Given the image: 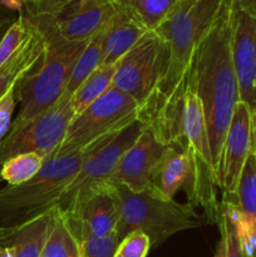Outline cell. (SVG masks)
Returning a JSON list of instances; mask_svg holds the SVG:
<instances>
[{
    "instance_id": "18",
    "label": "cell",
    "mask_w": 256,
    "mask_h": 257,
    "mask_svg": "<svg viewBox=\"0 0 256 257\" xmlns=\"http://www.w3.org/2000/svg\"><path fill=\"white\" fill-rule=\"evenodd\" d=\"M33 27V25H32ZM45 49V40L33 27L32 34L23 47L0 68V100L19 80L37 65Z\"/></svg>"
},
{
    "instance_id": "2",
    "label": "cell",
    "mask_w": 256,
    "mask_h": 257,
    "mask_svg": "<svg viewBox=\"0 0 256 257\" xmlns=\"http://www.w3.org/2000/svg\"><path fill=\"white\" fill-rule=\"evenodd\" d=\"M113 187L119 202V220L115 228L119 241L131 232L141 231L150 237L152 246H157L175 233L207 222L206 216L196 212L195 206L168 200L153 186L141 192H132L122 185Z\"/></svg>"
},
{
    "instance_id": "32",
    "label": "cell",
    "mask_w": 256,
    "mask_h": 257,
    "mask_svg": "<svg viewBox=\"0 0 256 257\" xmlns=\"http://www.w3.org/2000/svg\"><path fill=\"white\" fill-rule=\"evenodd\" d=\"M215 257H226V240H225V236H223V233H221L220 241H218L217 247H216Z\"/></svg>"
},
{
    "instance_id": "10",
    "label": "cell",
    "mask_w": 256,
    "mask_h": 257,
    "mask_svg": "<svg viewBox=\"0 0 256 257\" xmlns=\"http://www.w3.org/2000/svg\"><path fill=\"white\" fill-rule=\"evenodd\" d=\"M252 153V114L247 105L238 102L226 133L215 171L216 187L223 197L235 195L248 156Z\"/></svg>"
},
{
    "instance_id": "7",
    "label": "cell",
    "mask_w": 256,
    "mask_h": 257,
    "mask_svg": "<svg viewBox=\"0 0 256 257\" xmlns=\"http://www.w3.org/2000/svg\"><path fill=\"white\" fill-rule=\"evenodd\" d=\"M70 93L65 92L55 104L23 123H12L0 142V167L4 162L24 153H38L45 160L62 145L68 125L74 118Z\"/></svg>"
},
{
    "instance_id": "22",
    "label": "cell",
    "mask_w": 256,
    "mask_h": 257,
    "mask_svg": "<svg viewBox=\"0 0 256 257\" xmlns=\"http://www.w3.org/2000/svg\"><path fill=\"white\" fill-rule=\"evenodd\" d=\"M45 162V158L38 153H24L12 157L0 167V176L9 186H18L34 177Z\"/></svg>"
},
{
    "instance_id": "38",
    "label": "cell",
    "mask_w": 256,
    "mask_h": 257,
    "mask_svg": "<svg viewBox=\"0 0 256 257\" xmlns=\"http://www.w3.org/2000/svg\"><path fill=\"white\" fill-rule=\"evenodd\" d=\"M114 257H123V256L120 255V253H118V252H117V253H115V255H114Z\"/></svg>"
},
{
    "instance_id": "19",
    "label": "cell",
    "mask_w": 256,
    "mask_h": 257,
    "mask_svg": "<svg viewBox=\"0 0 256 257\" xmlns=\"http://www.w3.org/2000/svg\"><path fill=\"white\" fill-rule=\"evenodd\" d=\"M114 74L115 64L102 65L78 87V89L70 95V105L74 115L87 109L92 103L99 99L112 88Z\"/></svg>"
},
{
    "instance_id": "30",
    "label": "cell",
    "mask_w": 256,
    "mask_h": 257,
    "mask_svg": "<svg viewBox=\"0 0 256 257\" xmlns=\"http://www.w3.org/2000/svg\"><path fill=\"white\" fill-rule=\"evenodd\" d=\"M232 8L256 18V0H231Z\"/></svg>"
},
{
    "instance_id": "3",
    "label": "cell",
    "mask_w": 256,
    "mask_h": 257,
    "mask_svg": "<svg viewBox=\"0 0 256 257\" xmlns=\"http://www.w3.org/2000/svg\"><path fill=\"white\" fill-rule=\"evenodd\" d=\"M88 148L45 160L42 170L27 182L0 191V226L15 227L57 207L65 188L74 180Z\"/></svg>"
},
{
    "instance_id": "6",
    "label": "cell",
    "mask_w": 256,
    "mask_h": 257,
    "mask_svg": "<svg viewBox=\"0 0 256 257\" xmlns=\"http://www.w3.org/2000/svg\"><path fill=\"white\" fill-rule=\"evenodd\" d=\"M143 130L141 122H135L120 132L107 136L88 147L79 171L69 183L57 207L62 212L74 211L90 193L109 181L120 157L136 142Z\"/></svg>"
},
{
    "instance_id": "20",
    "label": "cell",
    "mask_w": 256,
    "mask_h": 257,
    "mask_svg": "<svg viewBox=\"0 0 256 257\" xmlns=\"http://www.w3.org/2000/svg\"><path fill=\"white\" fill-rule=\"evenodd\" d=\"M40 257H80L79 245L65 213L57 207L54 226Z\"/></svg>"
},
{
    "instance_id": "12",
    "label": "cell",
    "mask_w": 256,
    "mask_h": 257,
    "mask_svg": "<svg viewBox=\"0 0 256 257\" xmlns=\"http://www.w3.org/2000/svg\"><path fill=\"white\" fill-rule=\"evenodd\" d=\"M231 54L237 78L240 102L256 113V18L232 8Z\"/></svg>"
},
{
    "instance_id": "27",
    "label": "cell",
    "mask_w": 256,
    "mask_h": 257,
    "mask_svg": "<svg viewBox=\"0 0 256 257\" xmlns=\"http://www.w3.org/2000/svg\"><path fill=\"white\" fill-rule=\"evenodd\" d=\"M152 246L150 237L141 231L125 236L118 246V253L123 257H147Z\"/></svg>"
},
{
    "instance_id": "9",
    "label": "cell",
    "mask_w": 256,
    "mask_h": 257,
    "mask_svg": "<svg viewBox=\"0 0 256 257\" xmlns=\"http://www.w3.org/2000/svg\"><path fill=\"white\" fill-rule=\"evenodd\" d=\"M168 52L163 40L155 32L142 39L115 64L112 87L142 104L160 84L167 68Z\"/></svg>"
},
{
    "instance_id": "13",
    "label": "cell",
    "mask_w": 256,
    "mask_h": 257,
    "mask_svg": "<svg viewBox=\"0 0 256 257\" xmlns=\"http://www.w3.org/2000/svg\"><path fill=\"white\" fill-rule=\"evenodd\" d=\"M221 205L237 227L246 256L256 257V158L252 153L246 161L235 195L223 197Z\"/></svg>"
},
{
    "instance_id": "26",
    "label": "cell",
    "mask_w": 256,
    "mask_h": 257,
    "mask_svg": "<svg viewBox=\"0 0 256 257\" xmlns=\"http://www.w3.org/2000/svg\"><path fill=\"white\" fill-rule=\"evenodd\" d=\"M216 222L220 227V232L223 233V236H225L226 257H247L245 251H243L242 245H241L237 227H236L230 213L227 212V210L221 203Z\"/></svg>"
},
{
    "instance_id": "24",
    "label": "cell",
    "mask_w": 256,
    "mask_h": 257,
    "mask_svg": "<svg viewBox=\"0 0 256 257\" xmlns=\"http://www.w3.org/2000/svg\"><path fill=\"white\" fill-rule=\"evenodd\" d=\"M68 222H69L73 233L77 237L80 257H114L117 253L120 241L115 233L107 236V237H97L88 231L78 227L69 220Z\"/></svg>"
},
{
    "instance_id": "25",
    "label": "cell",
    "mask_w": 256,
    "mask_h": 257,
    "mask_svg": "<svg viewBox=\"0 0 256 257\" xmlns=\"http://www.w3.org/2000/svg\"><path fill=\"white\" fill-rule=\"evenodd\" d=\"M32 30V24L22 14L12 23L0 40V68L23 47Z\"/></svg>"
},
{
    "instance_id": "8",
    "label": "cell",
    "mask_w": 256,
    "mask_h": 257,
    "mask_svg": "<svg viewBox=\"0 0 256 257\" xmlns=\"http://www.w3.org/2000/svg\"><path fill=\"white\" fill-rule=\"evenodd\" d=\"M115 10V0H73L50 13L22 15L45 40L87 42L105 27Z\"/></svg>"
},
{
    "instance_id": "33",
    "label": "cell",
    "mask_w": 256,
    "mask_h": 257,
    "mask_svg": "<svg viewBox=\"0 0 256 257\" xmlns=\"http://www.w3.org/2000/svg\"><path fill=\"white\" fill-rule=\"evenodd\" d=\"M13 22H14V20H12L10 18H3V19H0V40H2L3 35L5 34V32H7L8 28L12 25Z\"/></svg>"
},
{
    "instance_id": "28",
    "label": "cell",
    "mask_w": 256,
    "mask_h": 257,
    "mask_svg": "<svg viewBox=\"0 0 256 257\" xmlns=\"http://www.w3.org/2000/svg\"><path fill=\"white\" fill-rule=\"evenodd\" d=\"M15 87L12 90H9L5 94V97L0 100V142L7 136L10 127H12V115L14 113L15 105H17Z\"/></svg>"
},
{
    "instance_id": "15",
    "label": "cell",
    "mask_w": 256,
    "mask_h": 257,
    "mask_svg": "<svg viewBox=\"0 0 256 257\" xmlns=\"http://www.w3.org/2000/svg\"><path fill=\"white\" fill-rule=\"evenodd\" d=\"M173 147H180V150H192L198 160L215 176V166L211 153L205 113L201 100L190 88L183 95L182 107L177 118Z\"/></svg>"
},
{
    "instance_id": "1",
    "label": "cell",
    "mask_w": 256,
    "mask_h": 257,
    "mask_svg": "<svg viewBox=\"0 0 256 257\" xmlns=\"http://www.w3.org/2000/svg\"><path fill=\"white\" fill-rule=\"evenodd\" d=\"M231 12L227 0L213 27L198 45L190 67L188 88L201 100L213 166L217 165L235 107L240 102L231 54Z\"/></svg>"
},
{
    "instance_id": "23",
    "label": "cell",
    "mask_w": 256,
    "mask_h": 257,
    "mask_svg": "<svg viewBox=\"0 0 256 257\" xmlns=\"http://www.w3.org/2000/svg\"><path fill=\"white\" fill-rule=\"evenodd\" d=\"M177 2L178 0H122L130 12L151 32L167 18Z\"/></svg>"
},
{
    "instance_id": "17",
    "label": "cell",
    "mask_w": 256,
    "mask_h": 257,
    "mask_svg": "<svg viewBox=\"0 0 256 257\" xmlns=\"http://www.w3.org/2000/svg\"><path fill=\"white\" fill-rule=\"evenodd\" d=\"M57 207L15 227L4 228L0 242L12 248L14 257H40L54 226Z\"/></svg>"
},
{
    "instance_id": "11",
    "label": "cell",
    "mask_w": 256,
    "mask_h": 257,
    "mask_svg": "<svg viewBox=\"0 0 256 257\" xmlns=\"http://www.w3.org/2000/svg\"><path fill=\"white\" fill-rule=\"evenodd\" d=\"M167 147L152 131L143 127L136 142L120 157L108 182L124 186L132 192L151 187Z\"/></svg>"
},
{
    "instance_id": "21",
    "label": "cell",
    "mask_w": 256,
    "mask_h": 257,
    "mask_svg": "<svg viewBox=\"0 0 256 257\" xmlns=\"http://www.w3.org/2000/svg\"><path fill=\"white\" fill-rule=\"evenodd\" d=\"M103 29L98 34L88 40L87 45L80 53L79 58L73 67L69 82L65 92L73 93L78 89L80 84L102 65L103 63Z\"/></svg>"
},
{
    "instance_id": "14",
    "label": "cell",
    "mask_w": 256,
    "mask_h": 257,
    "mask_svg": "<svg viewBox=\"0 0 256 257\" xmlns=\"http://www.w3.org/2000/svg\"><path fill=\"white\" fill-rule=\"evenodd\" d=\"M65 216L70 222L97 237L115 233L119 220V202L113 185L109 182L103 185Z\"/></svg>"
},
{
    "instance_id": "5",
    "label": "cell",
    "mask_w": 256,
    "mask_h": 257,
    "mask_svg": "<svg viewBox=\"0 0 256 257\" xmlns=\"http://www.w3.org/2000/svg\"><path fill=\"white\" fill-rule=\"evenodd\" d=\"M138 107L132 97L112 87L87 109L74 115L62 145L52 157L79 152L107 136L120 132L137 122Z\"/></svg>"
},
{
    "instance_id": "31",
    "label": "cell",
    "mask_w": 256,
    "mask_h": 257,
    "mask_svg": "<svg viewBox=\"0 0 256 257\" xmlns=\"http://www.w3.org/2000/svg\"><path fill=\"white\" fill-rule=\"evenodd\" d=\"M0 3L9 9L22 10V8H24V0H0Z\"/></svg>"
},
{
    "instance_id": "29",
    "label": "cell",
    "mask_w": 256,
    "mask_h": 257,
    "mask_svg": "<svg viewBox=\"0 0 256 257\" xmlns=\"http://www.w3.org/2000/svg\"><path fill=\"white\" fill-rule=\"evenodd\" d=\"M69 2H73V0H43V2L37 3V4L24 5L25 10L23 14L37 15V14H43V13H50Z\"/></svg>"
},
{
    "instance_id": "36",
    "label": "cell",
    "mask_w": 256,
    "mask_h": 257,
    "mask_svg": "<svg viewBox=\"0 0 256 257\" xmlns=\"http://www.w3.org/2000/svg\"><path fill=\"white\" fill-rule=\"evenodd\" d=\"M43 2V0H24V5H32V4H37V3Z\"/></svg>"
},
{
    "instance_id": "16",
    "label": "cell",
    "mask_w": 256,
    "mask_h": 257,
    "mask_svg": "<svg viewBox=\"0 0 256 257\" xmlns=\"http://www.w3.org/2000/svg\"><path fill=\"white\" fill-rule=\"evenodd\" d=\"M117 10L103 28V63L102 65H114L127 54L148 30L122 0H115ZM100 65V67H102Z\"/></svg>"
},
{
    "instance_id": "4",
    "label": "cell",
    "mask_w": 256,
    "mask_h": 257,
    "mask_svg": "<svg viewBox=\"0 0 256 257\" xmlns=\"http://www.w3.org/2000/svg\"><path fill=\"white\" fill-rule=\"evenodd\" d=\"M45 40V39H44ZM87 42L45 40L42 58L15 87V98L20 110L14 124L23 123L47 110L67 90L73 67Z\"/></svg>"
},
{
    "instance_id": "34",
    "label": "cell",
    "mask_w": 256,
    "mask_h": 257,
    "mask_svg": "<svg viewBox=\"0 0 256 257\" xmlns=\"http://www.w3.org/2000/svg\"><path fill=\"white\" fill-rule=\"evenodd\" d=\"M252 155L256 158V113L252 114Z\"/></svg>"
},
{
    "instance_id": "35",
    "label": "cell",
    "mask_w": 256,
    "mask_h": 257,
    "mask_svg": "<svg viewBox=\"0 0 256 257\" xmlns=\"http://www.w3.org/2000/svg\"><path fill=\"white\" fill-rule=\"evenodd\" d=\"M0 257H14L12 248L0 242Z\"/></svg>"
},
{
    "instance_id": "37",
    "label": "cell",
    "mask_w": 256,
    "mask_h": 257,
    "mask_svg": "<svg viewBox=\"0 0 256 257\" xmlns=\"http://www.w3.org/2000/svg\"><path fill=\"white\" fill-rule=\"evenodd\" d=\"M0 181H3V178H2V176H0ZM3 231H4V228L2 227V226H0V236H2V233H3Z\"/></svg>"
}]
</instances>
